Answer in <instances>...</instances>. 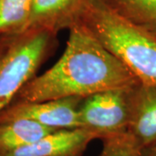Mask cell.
I'll return each mask as SVG.
<instances>
[{
  "instance_id": "obj_9",
  "label": "cell",
  "mask_w": 156,
  "mask_h": 156,
  "mask_svg": "<svg viewBox=\"0 0 156 156\" xmlns=\"http://www.w3.org/2000/svg\"><path fill=\"white\" fill-rule=\"evenodd\" d=\"M58 129L48 128L30 120L0 123V156L32 144Z\"/></svg>"
},
{
  "instance_id": "obj_10",
  "label": "cell",
  "mask_w": 156,
  "mask_h": 156,
  "mask_svg": "<svg viewBox=\"0 0 156 156\" xmlns=\"http://www.w3.org/2000/svg\"><path fill=\"white\" fill-rule=\"evenodd\" d=\"M118 15L156 37V0H105Z\"/></svg>"
},
{
  "instance_id": "obj_12",
  "label": "cell",
  "mask_w": 156,
  "mask_h": 156,
  "mask_svg": "<svg viewBox=\"0 0 156 156\" xmlns=\"http://www.w3.org/2000/svg\"><path fill=\"white\" fill-rule=\"evenodd\" d=\"M103 147L99 156H139L140 149L128 133L101 139Z\"/></svg>"
},
{
  "instance_id": "obj_13",
  "label": "cell",
  "mask_w": 156,
  "mask_h": 156,
  "mask_svg": "<svg viewBox=\"0 0 156 156\" xmlns=\"http://www.w3.org/2000/svg\"><path fill=\"white\" fill-rule=\"evenodd\" d=\"M139 156H156V141L141 147L139 151Z\"/></svg>"
},
{
  "instance_id": "obj_5",
  "label": "cell",
  "mask_w": 156,
  "mask_h": 156,
  "mask_svg": "<svg viewBox=\"0 0 156 156\" xmlns=\"http://www.w3.org/2000/svg\"><path fill=\"white\" fill-rule=\"evenodd\" d=\"M83 99L69 97L40 102L15 101L0 113V123L23 119L54 129L78 128V109Z\"/></svg>"
},
{
  "instance_id": "obj_7",
  "label": "cell",
  "mask_w": 156,
  "mask_h": 156,
  "mask_svg": "<svg viewBox=\"0 0 156 156\" xmlns=\"http://www.w3.org/2000/svg\"><path fill=\"white\" fill-rule=\"evenodd\" d=\"M127 133L139 149L156 141V84L134 86Z\"/></svg>"
},
{
  "instance_id": "obj_4",
  "label": "cell",
  "mask_w": 156,
  "mask_h": 156,
  "mask_svg": "<svg viewBox=\"0 0 156 156\" xmlns=\"http://www.w3.org/2000/svg\"><path fill=\"white\" fill-rule=\"evenodd\" d=\"M135 84L108 89L83 98L78 109L80 128L95 133L101 140L127 133L131 94Z\"/></svg>"
},
{
  "instance_id": "obj_6",
  "label": "cell",
  "mask_w": 156,
  "mask_h": 156,
  "mask_svg": "<svg viewBox=\"0 0 156 156\" xmlns=\"http://www.w3.org/2000/svg\"><path fill=\"white\" fill-rule=\"evenodd\" d=\"M98 135L84 128L58 129L32 144L2 156H83Z\"/></svg>"
},
{
  "instance_id": "obj_8",
  "label": "cell",
  "mask_w": 156,
  "mask_h": 156,
  "mask_svg": "<svg viewBox=\"0 0 156 156\" xmlns=\"http://www.w3.org/2000/svg\"><path fill=\"white\" fill-rule=\"evenodd\" d=\"M83 0H30L27 28L57 34L79 20Z\"/></svg>"
},
{
  "instance_id": "obj_2",
  "label": "cell",
  "mask_w": 156,
  "mask_h": 156,
  "mask_svg": "<svg viewBox=\"0 0 156 156\" xmlns=\"http://www.w3.org/2000/svg\"><path fill=\"white\" fill-rule=\"evenodd\" d=\"M78 22L143 84H156V37L118 15L105 0H83Z\"/></svg>"
},
{
  "instance_id": "obj_1",
  "label": "cell",
  "mask_w": 156,
  "mask_h": 156,
  "mask_svg": "<svg viewBox=\"0 0 156 156\" xmlns=\"http://www.w3.org/2000/svg\"><path fill=\"white\" fill-rule=\"evenodd\" d=\"M137 83L138 79L77 22L69 29L61 58L44 74L29 81L12 102L85 98Z\"/></svg>"
},
{
  "instance_id": "obj_11",
  "label": "cell",
  "mask_w": 156,
  "mask_h": 156,
  "mask_svg": "<svg viewBox=\"0 0 156 156\" xmlns=\"http://www.w3.org/2000/svg\"><path fill=\"white\" fill-rule=\"evenodd\" d=\"M30 11V0H0V40L24 31Z\"/></svg>"
},
{
  "instance_id": "obj_14",
  "label": "cell",
  "mask_w": 156,
  "mask_h": 156,
  "mask_svg": "<svg viewBox=\"0 0 156 156\" xmlns=\"http://www.w3.org/2000/svg\"><path fill=\"white\" fill-rule=\"evenodd\" d=\"M8 38H9V37H6V38L1 39V40H0V52L2 51L3 48L5 47V43H6V40H7Z\"/></svg>"
},
{
  "instance_id": "obj_3",
  "label": "cell",
  "mask_w": 156,
  "mask_h": 156,
  "mask_svg": "<svg viewBox=\"0 0 156 156\" xmlns=\"http://www.w3.org/2000/svg\"><path fill=\"white\" fill-rule=\"evenodd\" d=\"M56 37L49 30L26 29L6 40L0 52V113L36 76L38 68L54 49Z\"/></svg>"
}]
</instances>
